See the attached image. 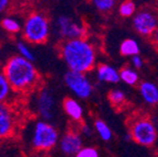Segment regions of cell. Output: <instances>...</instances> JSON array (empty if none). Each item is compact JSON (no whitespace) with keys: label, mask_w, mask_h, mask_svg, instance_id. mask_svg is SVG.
Here are the masks:
<instances>
[{"label":"cell","mask_w":158,"mask_h":157,"mask_svg":"<svg viewBox=\"0 0 158 157\" xmlns=\"http://www.w3.org/2000/svg\"><path fill=\"white\" fill-rule=\"evenodd\" d=\"M139 90H141L143 99L147 103H151V104L158 103V88L153 83H149V81L143 83Z\"/></svg>","instance_id":"13"},{"label":"cell","mask_w":158,"mask_h":157,"mask_svg":"<svg viewBox=\"0 0 158 157\" xmlns=\"http://www.w3.org/2000/svg\"><path fill=\"white\" fill-rule=\"evenodd\" d=\"M8 5H9L8 0H0V12H2L3 10L7 9Z\"/></svg>","instance_id":"26"},{"label":"cell","mask_w":158,"mask_h":157,"mask_svg":"<svg viewBox=\"0 0 158 157\" xmlns=\"http://www.w3.org/2000/svg\"><path fill=\"white\" fill-rule=\"evenodd\" d=\"M75 157H99L98 151L92 147H84L79 151Z\"/></svg>","instance_id":"24"},{"label":"cell","mask_w":158,"mask_h":157,"mask_svg":"<svg viewBox=\"0 0 158 157\" xmlns=\"http://www.w3.org/2000/svg\"><path fill=\"white\" fill-rule=\"evenodd\" d=\"M56 27L58 34L68 40H76L84 37V29L80 24L75 22L72 18L67 15H59L56 20Z\"/></svg>","instance_id":"8"},{"label":"cell","mask_w":158,"mask_h":157,"mask_svg":"<svg viewBox=\"0 0 158 157\" xmlns=\"http://www.w3.org/2000/svg\"><path fill=\"white\" fill-rule=\"evenodd\" d=\"M109 100L111 101L112 104H122L125 101V96L121 90L114 89L109 92Z\"/></svg>","instance_id":"22"},{"label":"cell","mask_w":158,"mask_h":157,"mask_svg":"<svg viewBox=\"0 0 158 157\" xmlns=\"http://www.w3.org/2000/svg\"><path fill=\"white\" fill-rule=\"evenodd\" d=\"M82 133H84L85 135H90L91 134V130H90V128L89 126H87V125H84L82 126Z\"/></svg>","instance_id":"28"},{"label":"cell","mask_w":158,"mask_h":157,"mask_svg":"<svg viewBox=\"0 0 158 157\" xmlns=\"http://www.w3.org/2000/svg\"><path fill=\"white\" fill-rule=\"evenodd\" d=\"M120 52L123 56H136L139 53V47L137 45V42L132 39H127L122 42L120 46Z\"/></svg>","instance_id":"15"},{"label":"cell","mask_w":158,"mask_h":157,"mask_svg":"<svg viewBox=\"0 0 158 157\" xmlns=\"http://www.w3.org/2000/svg\"><path fill=\"white\" fill-rule=\"evenodd\" d=\"M118 12H120V15L122 17H131L135 12V3L133 1H124V2H122L120 5Z\"/></svg>","instance_id":"20"},{"label":"cell","mask_w":158,"mask_h":157,"mask_svg":"<svg viewBox=\"0 0 158 157\" xmlns=\"http://www.w3.org/2000/svg\"><path fill=\"white\" fill-rule=\"evenodd\" d=\"M1 25L8 32L17 33L20 31V23L18 22L17 20L12 19V18H5L2 20V22H1Z\"/></svg>","instance_id":"19"},{"label":"cell","mask_w":158,"mask_h":157,"mask_svg":"<svg viewBox=\"0 0 158 157\" xmlns=\"http://www.w3.org/2000/svg\"><path fill=\"white\" fill-rule=\"evenodd\" d=\"M133 27L136 32L144 36L154 34L158 28V18L156 15L148 9L141 10L135 15L133 19Z\"/></svg>","instance_id":"7"},{"label":"cell","mask_w":158,"mask_h":157,"mask_svg":"<svg viewBox=\"0 0 158 157\" xmlns=\"http://www.w3.org/2000/svg\"><path fill=\"white\" fill-rule=\"evenodd\" d=\"M15 128L12 111L3 103H0V138L9 136Z\"/></svg>","instance_id":"11"},{"label":"cell","mask_w":158,"mask_h":157,"mask_svg":"<svg viewBox=\"0 0 158 157\" xmlns=\"http://www.w3.org/2000/svg\"><path fill=\"white\" fill-rule=\"evenodd\" d=\"M63 108H64L65 112L67 113V116H69L73 120L79 121L82 118V108L81 106L77 102L75 99L73 98H66L63 101Z\"/></svg>","instance_id":"12"},{"label":"cell","mask_w":158,"mask_h":157,"mask_svg":"<svg viewBox=\"0 0 158 157\" xmlns=\"http://www.w3.org/2000/svg\"><path fill=\"white\" fill-rule=\"evenodd\" d=\"M120 79H122L127 85H135L138 80V76L133 69L124 68L120 71Z\"/></svg>","instance_id":"17"},{"label":"cell","mask_w":158,"mask_h":157,"mask_svg":"<svg viewBox=\"0 0 158 157\" xmlns=\"http://www.w3.org/2000/svg\"><path fill=\"white\" fill-rule=\"evenodd\" d=\"M36 110L41 118L48 121L52 120L55 116V109H56V101L52 93L47 89H43L40 91L36 98Z\"/></svg>","instance_id":"9"},{"label":"cell","mask_w":158,"mask_h":157,"mask_svg":"<svg viewBox=\"0 0 158 157\" xmlns=\"http://www.w3.org/2000/svg\"><path fill=\"white\" fill-rule=\"evenodd\" d=\"M98 78L100 81H106V83H118L120 80V73L115 70L113 67L109 65H100L98 67Z\"/></svg>","instance_id":"14"},{"label":"cell","mask_w":158,"mask_h":157,"mask_svg":"<svg viewBox=\"0 0 158 157\" xmlns=\"http://www.w3.org/2000/svg\"><path fill=\"white\" fill-rule=\"evenodd\" d=\"M153 43L155 44L156 49H158V28H157V30H156L155 32H154V34H153Z\"/></svg>","instance_id":"27"},{"label":"cell","mask_w":158,"mask_h":157,"mask_svg":"<svg viewBox=\"0 0 158 157\" xmlns=\"http://www.w3.org/2000/svg\"><path fill=\"white\" fill-rule=\"evenodd\" d=\"M17 49H18V51H19V54L21 57H23V58L27 59V61H30V62H33L35 59L34 54H33L32 51L30 49V47L27 46L25 43L19 42L17 44Z\"/></svg>","instance_id":"21"},{"label":"cell","mask_w":158,"mask_h":157,"mask_svg":"<svg viewBox=\"0 0 158 157\" xmlns=\"http://www.w3.org/2000/svg\"><path fill=\"white\" fill-rule=\"evenodd\" d=\"M3 75L9 81L11 88L18 91H25L32 88L39 80V74L32 62L19 55L7 62Z\"/></svg>","instance_id":"2"},{"label":"cell","mask_w":158,"mask_h":157,"mask_svg":"<svg viewBox=\"0 0 158 157\" xmlns=\"http://www.w3.org/2000/svg\"><path fill=\"white\" fill-rule=\"evenodd\" d=\"M60 55L69 70L85 74L91 70L96 62V52L85 39L65 41L60 47Z\"/></svg>","instance_id":"1"},{"label":"cell","mask_w":158,"mask_h":157,"mask_svg":"<svg viewBox=\"0 0 158 157\" xmlns=\"http://www.w3.org/2000/svg\"><path fill=\"white\" fill-rule=\"evenodd\" d=\"M10 89H11V86H10L8 79L6 78L3 73L2 74L0 73V103H2L6 100V98L9 96Z\"/></svg>","instance_id":"18"},{"label":"cell","mask_w":158,"mask_h":157,"mask_svg":"<svg viewBox=\"0 0 158 157\" xmlns=\"http://www.w3.org/2000/svg\"><path fill=\"white\" fill-rule=\"evenodd\" d=\"M82 148L81 136L76 132H68L60 140V150L66 155H75Z\"/></svg>","instance_id":"10"},{"label":"cell","mask_w":158,"mask_h":157,"mask_svg":"<svg viewBox=\"0 0 158 157\" xmlns=\"http://www.w3.org/2000/svg\"><path fill=\"white\" fill-rule=\"evenodd\" d=\"M64 80L66 86L79 98H88L92 92V86L89 79L82 73L68 70L65 74Z\"/></svg>","instance_id":"6"},{"label":"cell","mask_w":158,"mask_h":157,"mask_svg":"<svg viewBox=\"0 0 158 157\" xmlns=\"http://www.w3.org/2000/svg\"><path fill=\"white\" fill-rule=\"evenodd\" d=\"M94 128H96L98 134L100 135V138H101L103 141L111 140V138H112L111 130H110V128H109L103 121L97 120L96 122H94Z\"/></svg>","instance_id":"16"},{"label":"cell","mask_w":158,"mask_h":157,"mask_svg":"<svg viewBox=\"0 0 158 157\" xmlns=\"http://www.w3.org/2000/svg\"><path fill=\"white\" fill-rule=\"evenodd\" d=\"M132 63H133L134 67H136V68H141L143 66V61H142V58L138 55L132 57Z\"/></svg>","instance_id":"25"},{"label":"cell","mask_w":158,"mask_h":157,"mask_svg":"<svg viewBox=\"0 0 158 157\" xmlns=\"http://www.w3.org/2000/svg\"><path fill=\"white\" fill-rule=\"evenodd\" d=\"M58 141V133L53 125L45 121L35 123L32 135V145L36 150L47 151L53 148Z\"/></svg>","instance_id":"4"},{"label":"cell","mask_w":158,"mask_h":157,"mask_svg":"<svg viewBox=\"0 0 158 157\" xmlns=\"http://www.w3.org/2000/svg\"><path fill=\"white\" fill-rule=\"evenodd\" d=\"M23 35L30 43H45L49 35V24L46 17L37 12L30 15L23 25Z\"/></svg>","instance_id":"3"},{"label":"cell","mask_w":158,"mask_h":157,"mask_svg":"<svg viewBox=\"0 0 158 157\" xmlns=\"http://www.w3.org/2000/svg\"><path fill=\"white\" fill-rule=\"evenodd\" d=\"M94 5L96 6V8L99 11L106 12L113 8V6L115 5V1H113V0H94Z\"/></svg>","instance_id":"23"},{"label":"cell","mask_w":158,"mask_h":157,"mask_svg":"<svg viewBox=\"0 0 158 157\" xmlns=\"http://www.w3.org/2000/svg\"><path fill=\"white\" fill-rule=\"evenodd\" d=\"M131 136L138 144L151 146L157 138V132L152 121L148 119H139L132 124Z\"/></svg>","instance_id":"5"}]
</instances>
